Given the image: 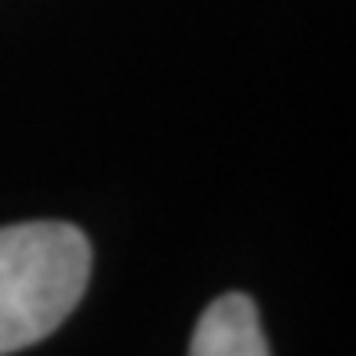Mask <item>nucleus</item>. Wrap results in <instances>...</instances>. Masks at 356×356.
<instances>
[{"label": "nucleus", "instance_id": "f257e3e1", "mask_svg": "<svg viewBox=\"0 0 356 356\" xmlns=\"http://www.w3.org/2000/svg\"><path fill=\"white\" fill-rule=\"evenodd\" d=\"M91 280V244L70 222L0 229V356L62 327Z\"/></svg>", "mask_w": 356, "mask_h": 356}, {"label": "nucleus", "instance_id": "f03ea898", "mask_svg": "<svg viewBox=\"0 0 356 356\" xmlns=\"http://www.w3.org/2000/svg\"><path fill=\"white\" fill-rule=\"evenodd\" d=\"M189 356H269L254 302L240 291L215 298L197 320Z\"/></svg>", "mask_w": 356, "mask_h": 356}]
</instances>
